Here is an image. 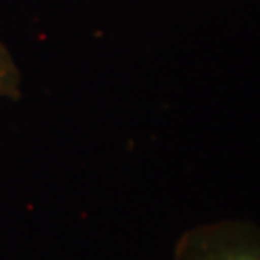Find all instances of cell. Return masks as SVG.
Here are the masks:
<instances>
[{"label": "cell", "mask_w": 260, "mask_h": 260, "mask_svg": "<svg viewBox=\"0 0 260 260\" xmlns=\"http://www.w3.org/2000/svg\"><path fill=\"white\" fill-rule=\"evenodd\" d=\"M172 260H260V225L247 220H220L187 230Z\"/></svg>", "instance_id": "1"}, {"label": "cell", "mask_w": 260, "mask_h": 260, "mask_svg": "<svg viewBox=\"0 0 260 260\" xmlns=\"http://www.w3.org/2000/svg\"><path fill=\"white\" fill-rule=\"evenodd\" d=\"M21 96V74L8 47L0 41V99L18 101Z\"/></svg>", "instance_id": "2"}]
</instances>
